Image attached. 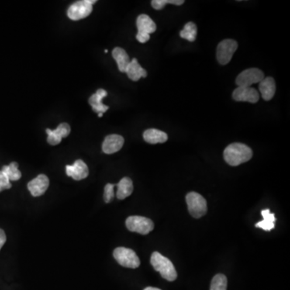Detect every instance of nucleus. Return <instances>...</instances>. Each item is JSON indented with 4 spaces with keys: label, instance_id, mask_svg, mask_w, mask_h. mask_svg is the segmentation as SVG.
I'll return each mask as SVG.
<instances>
[{
    "label": "nucleus",
    "instance_id": "obj_1",
    "mask_svg": "<svg viewBox=\"0 0 290 290\" xmlns=\"http://www.w3.org/2000/svg\"><path fill=\"white\" fill-rule=\"evenodd\" d=\"M253 154V150L247 145L234 143L225 149L223 157L229 165L238 166L250 160Z\"/></svg>",
    "mask_w": 290,
    "mask_h": 290
},
{
    "label": "nucleus",
    "instance_id": "obj_2",
    "mask_svg": "<svg viewBox=\"0 0 290 290\" xmlns=\"http://www.w3.org/2000/svg\"><path fill=\"white\" fill-rule=\"evenodd\" d=\"M151 264L156 271L159 272L163 278L169 281H174L177 274L174 264L165 256L154 252L151 256Z\"/></svg>",
    "mask_w": 290,
    "mask_h": 290
},
{
    "label": "nucleus",
    "instance_id": "obj_3",
    "mask_svg": "<svg viewBox=\"0 0 290 290\" xmlns=\"http://www.w3.org/2000/svg\"><path fill=\"white\" fill-rule=\"evenodd\" d=\"M187 202L189 212L195 219H199L208 212L206 201L198 193H189L187 195Z\"/></svg>",
    "mask_w": 290,
    "mask_h": 290
},
{
    "label": "nucleus",
    "instance_id": "obj_4",
    "mask_svg": "<svg viewBox=\"0 0 290 290\" xmlns=\"http://www.w3.org/2000/svg\"><path fill=\"white\" fill-rule=\"evenodd\" d=\"M97 3L96 0H81L74 3L69 8L67 15L72 20L85 19L91 15L93 11L92 5Z\"/></svg>",
    "mask_w": 290,
    "mask_h": 290
},
{
    "label": "nucleus",
    "instance_id": "obj_5",
    "mask_svg": "<svg viewBox=\"0 0 290 290\" xmlns=\"http://www.w3.org/2000/svg\"><path fill=\"white\" fill-rule=\"evenodd\" d=\"M114 257L120 265L129 268H136L140 264L139 257L132 249L117 247L113 253Z\"/></svg>",
    "mask_w": 290,
    "mask_h": 290
},
{
    "label": "nucleus",
    "instance_id": "obj_6",
    "mask_svg": "<svg viewBox=\"0 0 290 290\" xmlns=\"http://www.w3.org/2000/svg\"><path fill=\"white\" fill-rule=\"evenodd\" d=\"M126 226L130 232L148 235L153 230L154 223L146 217L130 216L127 219Z\"/></svg>",
    "mask_w": 290,
    "mask_h": 290
},
{
    "label": "nucleus",
    "instance_id": "obj_7",
    "mask_svg": "<svg viewBox=\"0 0 290 290\" xmlns=\"http://www.w3.org/2000/svg\"><path fill=\"white\" fill-rule=\"evenodd\" d=\"M238 49V44L232 39L222 40L217 47L216 57L219 64L224 66L232 60L234 53Z\"/></svg>",
    "mask_w": 290,
    "mask_h": 290
},
{
    "label": "nucleus",
    "instance_id": "obj_8",
    "mask_svg": "<svg viewBox=\"0 0 290 290\" xmlns=\"http://www.w3.org/2000/svg\"><path fill=\"white\" fill-rule=\"evenodd\" d=\"M264 78V72L257 68H251L241 72L236 77V83L238 87H251L253 84L260 83Z\"/></svg>",
    "mask_w": 290,
    "mask_h": 290
},
{
    "label": "nucleus",
    "instance_id": "obj_9",
    "mask_svg": "<svg viewBox=\"0 0 290 290\" xmlns=\"http://www.w3.org/2000/svg\"><path fill=\"white\" fill-rule=\"evenodd\" d=\"M233 99L236 102H247L256 103L260 99V94L253 87H239L233 91Z\"/></svg>",
    "mask_w": 290,
    "mask_h": 290
},
{
    "label": "nucleus",
    "instance_id": "obj_10",
    "mask_svg": "<svg viewBox=\"0 0 290 290\" xmlns=\"http://www.w3.org/2000/svg\"><path fill=\"white\" fill-rule=\"evenodd\" d=\"M70 125L66 122L60 123L55 130L51 129H46V133L48 135L47 141L50 145H57L61 142L63 138L67 137L70 135Z\"/></svg>",
    "mask_w": 290,
    "mask_h": 290
},
{
    "label": "nucleus",
    "instance_id": "obj_11",
    "mask_svg": "<svg viewBox=\"0 0 290 290\" xmlns=\"http://www.w3.org/2000/svg\"><path fill=\"white\" fill-rule=\"evenodd\" d=\"M49 185V180L47 176L40 174L36 178L28 183V188L33 197L43 195L47 191Z\"/></svg>",
    "mask_w": 290,
    "mask_h": 290
},
{
    "label": "nucleus",
    "instance_id": "obj_12",
    "mask_svg": "<svg viewBox=\"0 0 290 290\" xmlns=\"http://www.w3.org/2000/svg\"><path fill=\"white\" fill-rule=\"evenodd\" d=\"M66 174L76 181L85 179L88 177L89 170L83 160H77L74 164L66 166Z\"/></svg>",
    "mask_w": 290,
    "mask_h": 290
},
{
    "label": "nucleus",
    "instance_id": "obj_13",
    "mask_svg": "<svg viewBox=\"0 0 290 290\" xmlns=\"http://www.w3.org/2000/svg\"><path fill=\"white\" fill-rule=\"evenodd\" d=\"M125 143V139L120 135L111 134L107 136L102 143V151L106 154H113L119 152Z\"/></svg>",
    "mask_w": 290,
    "mask_h": 290
},
{
    "label": "nucleus",
    "instance_id": "obj_14",
    "mask_svg": "<svg viewBox=\"0 0 290 290\" xmlns=\"http://www.w3.org/2000/svg\"><path fill=\"white\" fill-rule=\"evenodd\" d=\"M108 95V92L103 89H98L95 94H92L89 98V103L97 113H105L109 109L108 106L104 105L102 102V98Z\"/></svg>",
    "mask_w": 290,
    "mask_h": 290
},
{
    "label": "nucleus",
    "instance_id": "obj_15",
    "mask_svg": "<svg viewBox=\"0 0 290 290\" xmlns=\"http://www.w3.org/2000/svg\"><path fill=\"white\" fill-rule=\"evenodd\" d=\"M259 91L261 93L263 99L270 101L276 93L275 80L272 77H264V79L259 83Z\"/></svg>",
    "mask_w": 290,
    "mask_h": 290
},
{
    "label": "nucleus",
    "instance_id": "obj_16",
    "mask_svg": "<svg viewBox=\"0 0 290 290\" xmlns=\"http://www.w3.org/2000/svg\"><path fill=\"white\" fill-rule=\"evenodd\" d=\"M136 26H137L138 32L145 33V34H152L157 30V25L154 21L149 17V15H140L136 19Z\"/></svg>",
    "mask_w": 290,
    "mask_h": 290
},
{
    "label": "nucleus",
    "instance_id": "obj_17",
    "mask_svg": "<svg viewBox=\"0 0 290 290\" xmlns=\"http://www.w3.org/2000/svg\"><path fill=\"white\" fill-rule=\"evenodd\" d=\"M127 75L132 81H139L141 77H147V71L142 68V66L138 63L137 59L133 58L128 65L126 71Z\"/></svg>",
    "mask_w": 290,
    "mask_h": 290
},
{
    "label": "nucleus",
    "instance_id": "obj_18",
    "mask_svg": "<svg viewBox=\"0 0 290 290\" xmlns=\"http://www.w3.org/2000/svg\"><path fill=\"white\" fill-rule=\"evenodd\" d=\"M143 137L145 141L151 144L165 143L168 140V135L165 132L154 128L145 131L143 134Z\"/></svg>",
    "mask_w": 290,
    "mask_h": 290
},
{
    "label": "nucleus",
    "instance_id": "obj_19",
    "mask_svg": "<svg viewBox=\"0 0 290 290\" xmlns=\"http://www.w3.org/2000/svg\"><path fill=\"white\" fill-rule=\"evenodd\" d=\"M112 57L116 61L119 71L125 73L131 60L125 49L119 47L115 48L112 51Z\"/></svg>",
    "mask_w": 290,
    "mask_h": 290
},
{
    "label": "nucleus",
    "instance_id": "obj_20",
    "mask_svg": "<svg viewBox=\"0 0 290 290\" xmlns=\"http://www.w3.org/2000/svg\"><path fill=\"white\" fill-rule=\"evenodd\" d=\"M116 196L119 200L125 199L133 192V183L129 177H123L116 185Z\"/></svg>",
    "mask_w": 290,
    "mask_h": 290
},
{
    "label": "nucleus",
    "instance_id": "obj_21",
    "mask_svg": "<svg viewBox=\"0 0 290 290\" xmlns=\"http://www.w3.org/2000/svg\"><path fill=\"white\" fill-rule=\"evenodd\" d=\"M261 215L264 219L256 223V227L261 228L266 232H270L273 230V228L275 227V215L270 213L268 209L263 210L261 211Z\"/></svg>",
    "mask_w": 290,
    "mask_h": 290
},
{
    "label": "nucleus",
    "instance_id": "obj_22",
    "mask_svg": "<svg viewBox=\"0 0 290 290\" xmlns=\"http://www.w3.org/2000/svg\"><path fill=\"white\" fill-rule=\"evenodd\" d=\"M198 29L194 22H188L184 29L180 32V36L189 42H194L196 40Z\"/></svg>",
    "mask_w": 290,
    "mask_h": 290
},
{
    "label": "nucleus",
    "instance_id": "obj_23",
    "mask_svg": "<svg viewBox=\"0 0 290 290\" xmlns=\"http://www.w3.org/2000/svg\"><path fill=\"white\" fill-rule=\"evenodd\" d=\"M1 171L8 177V179L11 181H18L20 179L21 172L18 169V164L16 162H12L8 165L3 167Z\"/></svg>",
    "mask_w": 290,
    "mask_h": 290
},
{
    "label": "nucleus",
    "instance_id": "obj_24",
    "mask_svg": "<svg viewBox=\"0 0 290 290\" xmlns=\"http://www.w3.org/2000/svg\"><path fill=\"white\" fill-rule=\"evenodd\" d=\"M227 288V279L223 274H217L212 279L211 290H226Z\"/></svg>",
    "mask_w": 290,
    "mask_h": 290
},
{
    "label": "nucleus",
    "instance_id": "obj_25",
    "mask_svg": "<svg viewBox=\"0 0 290 290\" xmlns=\"http://www.w3.org/2000/svg\"><path fill=\"white\" fill-rule=\"evenodd\" d=\"M185 1L183 0H153L151 2L152 7L155 10H162L167 4H174L177 6H181Z\"/></svg>",
    "mask_w": 290,
    "mask_h": 290
},
{
    "label": "nucleus",
    "instance_id": "obj_26",
    "mask_svg": "<svg viewBox=\"0 0 290 290\" xmlns=\"http://www.w3.org/2000/svg\"><path fill=\"white\" fill-rule=\"evenodd\" d=\"M116 185L113 184H107L105 188H104V201L107 203H109L113 200L115 196V192H114V188Z\"/></svg>",
    "mask_w": 290,
    "mask_h": 290
},
{
    "label": "nucleus",
    "instance_id": "obj_27",
    "mask_svg": "<svg viewBox=\"0 0 290 290\" xmlns=\"http://www.w3.org/2000/svg\"><path fill=\"white\" fill-rule=\"evenodd\" d=\"M11 188H12V184L10 182V180L2 171H0V192Z\"/></svg>",
    "mask_w": 290,
    "mask_h": 290
},
{
    "label": "nucleus",
    "instance_id": "obj_28",
    "mask_svg": "<svg viewBox=\"0 0 290 290\" xmlns=\"http://www.w3.org/2000/svg\"><path fill=\"white\" fill-rule=\"evenodd\" d=\"M149 39H150V35L149 34L138 32L137 35H136V40L139 43H146V42H149Z\"/></svg>",
    "mask_w": 290,
    "mask_h": 290
},
{
    "label": "nucleus",
    "instance_id": "obj_29",
    "mask_svg": "<svg viewBox=\"0 0 290 290\" xmlns=\"http://www.w3.org/2000/svg\"><path fill=\"white\" fill-rule=\"evenodd\" d=\"M7 241V236L6 234L4 232V230L0 229V250L2 248L3 246H4V243H6Z\"/></svg>",
    "mask_w": 290,
    "mask_h": 290
},
{
    "label": "nucleus",
    "instance_id": "obj_30",
    "mask_svg": "<svg viewBox=\"0 0 290 290\" xmlns=\"http://www.w3.org/2000/svg\"><path fill=\"white\" fill-rule=\"evenodd\" d=\"M143 290H161L160 288H153V287H148V288H144Z\"/></svg>",
    "mask_w": 290,
    "mask_h": 290
},
{
    "label": "nucleus",
    "instance_id": "obj_31",
    "mask_svg": "<svg viewBox=\"0 0 290 290\" xmlns=\"http://www.w3.org/2000/svg\"><path fill=\"white\" fill-rule=\"evenodd\" d=\"M98 117H102V115H103V114L102 113H98Z\"/></svg>",
    "mask_w": 290,
    "mask_h": 290
},
{
    "label": "nucleus",
    "instance_id": "obj_32",
    "mask_svg": "<svg viewBox=\"0 0 290 290\" xmlns=\"http://www.w3.org/2000/svg\"><path fill=\"white\" fill-rule=\"evenodd\" d=\"M104 52H105V53H108V49H106L105 51H104Z\"/></svg>",
    "mask_w": 290,
    "mask_h": 290
}]
</instances>
